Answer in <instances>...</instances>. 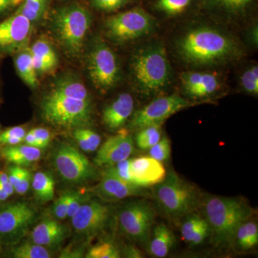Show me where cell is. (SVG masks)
Returning a JSON list of instances; mask_svg holds the SVG:
<instances>
[{"mask_svg": "<svg viewBox=\"0 0 258 258\" xmlns=\"http://www.w3.org/2000/svg\"><path fill=\"white\" fill-rule=\"evenodd\" d=\"M176 50L185 62L197 66L227 63L240 58L243 53L232 35L208 25L184 32L176 40Z\"/></svg>", "mask_w": 258, "mask_h": 258, "instance_id": "cell-1", "label": "cell"}, {"mask_svg": "<svg viewBox=\"0 0 258 258\" xmlns=\"http://www.w3.org/2000/svg\"><path fill=\"white\" fill-rule=\"evenodd\" d=\"M200 205L215 247H225L232 244L236 231L252 215L248 204L238 198L208 196L202 200Z\"/></svg>", "mask_w": 258, "mask_h": 258, "instance_id": "cell-2", "label": "cell"}, {"mask_svg": "<svg viewBox=\"0 0 258 258\" xmlns=\"http://www.w3.org/2000/svg\"><path fill=\"white\" fill-rule=\"evenodd\" d=\"M132 71L136 86L144 96L162 92L171 80L170 62L165 47L153 42L139 49L132 57Z\"/></svg>", "mask_w": 258, "mask_h": 258, "instance_id": "cell-3", "label": "cell"}, {"mask_svg": "<svg viewBox=\"0 0 258 258\" xmlns=\"http://www.w3.org/2000/svg\"><path fill=\"white\" fill-rule=\"evenodd\" d=\"M156 186L154 197L158 206L169 218L186 217L201 203L198 188L181 179L175 171L166 173L164 179Z\"/></svg>", "mask_w": 258, "mask_h": 258, "instance_id": "cell-4", "label": "cell"}, {"mask_svg": "<svg viewBox=\"0 0 258 258\" xmlns=\"http://www.w3.org/2000/svg\"><path fill=\"white\" fill-rule=\"evenodd\" d=\"M42 118L64 129L86 128L92 120L91 101H83L50 91L41 103Z\"/></svg>", "mask_w": 258, "mask_h": 258, "instance_id": "cell-5", "label": "cell"}, {"mask_svg": "<svg viewBox=\"0 0 258 258\" xmlns=\"http://www.w3.org/2000/svg\"><path fill=\"white\" fill-rule=\"evenodd\" d=\"M91 22V12L78 3L60 7L52 14V27L56 36L64 49L74 55L82 49Z\"/></svg>", "mask_w": 258, "mask_h": 258, "instance_id": "cell-6", "label": "cell"}, {"mask_svg": "<svg viewBox=\"0 0 258 258\" xmlns=\"http://www.w3.org/2000/svg\"><path fill=\"white\" fill-rule=\"evenodd\" d=\"M156 23L152 13L141 5H135L107 18L104 26L110 38L115 42L125 43L152 33L155 29Z\"/></svg>", "mask_w": 258, "mask_h": 258, "instance_id": "cell-7", "label": "cell"}, {"mask_svg": "<svg viewBox=\"0 0 258 258\" xmlns=\"http://www.w3.org/2000/svg\"><path fill=\"white\" fill-rule=\"evenodd\" d=\"M52 164L61 179L71 184H83L96 177L94 166L79 149L69 144L57 146Z\"/></svg>", "mask_w": 258, "mask_h": 258, "instance_id": "cell-8", "label": "cell"}, {"mask_svg": "<svg viewBox=\"0 0 258 258\" xmlns=\"http://www.w3.org/2000/svg\"><path fill=\"white\" fill-rule=\"evenodd\" d=\"M118 224L121 232L130 240L147 245L155 220V212L146 201L127 204L118 212Z\"/></svg>", "mask_w": 258, "mask_h": 258, "instance_id": "cell-9", "label": "cell"}, {"mask_svg": "<svg viewBox=\"0 0 258 258\" xmlns=\"http://www.w3.org/2000/svg\"><path fill=\"white\" fill-rule=\"evenodd\" d=\"M37 213L26 202H17L0 210V240L16 244L28 233Z\"/></svg>", "mask_w": 258, "mask_h": 258, "instance_id": "cell-10", "label": "cell"}, {"mask_svg": "<svg viewBox=\"0 0 258 258\" xmlns=\"http://www.w3.org/2000/svg\"><path fill=\"white\" fill-rule=\"evenodd\" d=\"M88 71L93 84L102 91H109L119 81L120 69L116 56L104 42H98L90 52Z\"/></svg>", "mask_w": 258, "mask_h": 258, "instance_id": "cell-11", "label": "cell"}, {"mask_svg": "<svg viewBox=\"0 0 258 258\" xmlns=\"http://www.w3.org/2000/svg\"><path fill=\"white\" fill-rule=\"evenodd\" d=\"M111 212L109 205L89 199L71 217L75 233L86 240L99 235L111 221Z\"/></svg>", "mask_w": 258, "mask_h": 258, "instance_id": "cell-12", "label": "cell"}, {"mask_svg": "<svg viewBox=\"0 0 258 258\" xmlns=\"http://www.w3.org/2000/svg\"><path fill=\"white\" fill-rule=\"evenodd\" d=\"M192 103L177 94L160 97L149 103L134 115L131 125L134 128H143L148 125L162 124L164 120Z\"/></svg>", "mask_w": 258, "mask_h": 258, "instance_id": "cell-13", "label": "cell"}, {"mask_svg": "<svg viewBox=\"0 0 258 258\" xmlns=\"http://www.w3.org/2000/svg\"><path fill=\"white\" fill-rule=\"evenodd\" d=\"M31 23L15 11L0 21V54L11 52L23 45L31 31Z\"/></svg>", "mask_w": 258, "mask_h": 258, "instance_id": "cell-14", "label": "cell"}, {"mask_svg": "<svg viewBox=\"0 0 258 258\" xmlns=\"http://www.w3.org/2000/svg\"><path fill=\"white\" fill-rule=\"evenodd\" d=\"M134 141L128 132L121 130L117 135L107 139L100 147L94 162L100 166L115 165L120 161L128 159L134 152Z\"/></svg>", "mask_w": 258, "mask_h": 258, "instance_id": "cell-15", "label": "cell"}, {"mask_svg": "<svg viewBox=\"0 0 258 258\" xmlns=\"http://www.w3.org/2000/svg\"><path fill=\"white\" fill-rule=\"evenodd\" d=\"M94 193L107 201H118L129 197L143 196L142 187L130 184L105 170L99 184L94 188Z\"/></svg>", "mask_w": 258, "mask_h": 258, "instance_id": "cell-16", "label": "cell"}, {"mask_svg": "<svg viewBox=\"0 0 258 258\" xmlns=\"http://www.w3.org/2000/svg\"><path fill=\"white\" fill-rule=\"evenodd\" d=\"M257 0H203L202 10L220 18L237 20L253 13Z\"/></svg>", "mask_w": 258, "mask_h": 258, "instance_id": "cell-17", "label": "cell"}, {"mask_svg": "<svg viewBox=\"0 0 258 258\" xmlns=\"http://www.w3.org/2000/svg\"><path fill=\"white\" fill-rule=\"evenodd\" d=\"M131 173L134 184L140 187L156 186L164 179L166 171L160 161L151 157H141L131 160Z\"/></svg>", "mask_w": 258, "mask_h": 258, "instance_id": "cell-18", "label": "cell"}, {"mask_svg": "<svg viewBox=\"0 0 258 258\" xmlns=\"http://www.w3.org/2000/svg\"><path fill=\"white\" fill-rule=\"evenodd\" d=\"M68 235L66 226L54 220H42L31 232V242L46 248H56L62 244Z\"/></svg>", "mask_w": 258, "mask_h": 258, "instance_id": "cell-19", "label": "cell"}, {"mask_svg": "<svg viewBox=\"0 0 258 258\" xmlns=\"http://www.w3.org/2000/svg\"><path fill=\"white\" fill-rule=\"evenodd\" d=\"M134 108L133 97L129 93H121L103 110V123L111 130L121 128L133 113Z\"/></svg>", "mask_w": 258, "mask_h": 258, "instance_id": "cell-20", "label": "cell"}, {"mask_svg": "<svg viewBox=\"0 0 258 258\" xmlns=\"http://www.w3.org/2000/svg\"><path fill=\"white\" fill-rule=\"evenodd\" d=\"M203 0H145L150 13L167 18H179L202 10Z\"/></svg>", "mask_w": 258, "mask_h": 258, "instance_id": "cell-21", "label": "cell"}, {"mask_svg": "<svg viewBox=\"0 0 258 258\" xmlns=\"http://www.w3.org/2000/svg\"><path fill=\"white\" fill-rule=\"evenodd\" d=\"M176 241L172 231L164 224H159L151 233L148 251L153 257H165L175 245Z\"/></svg>", "mask_w": 258, "mask_h": 258, "instance_id": "cell-22", "label": "cell"}, {"mask_svg": "<svg viewBox=\"0 0 258 258\" xmlns=\"http://www.w3.org/2000/svg\"><path fill=\"white\" fill-rule=\"evenodd\" d=\"M3 157L7 161L20 166H29L36 162L41 158L42 151L39 148L27 145L10 146L5 147L1 151Z\"/></svg>", "mask_w": 258, "mask_h": 258, "instance_id": "cell-23", "label": "cell"}, {"mask_svg": "<svg viewBox=\"0 0 258 258\" xmlns=\"http://www.w3.org/2000/svg\"><path fill=\"white\" fill-rule=\"evenodd\" d=\"M258 243V227L255 222L246 220L236 231L232 244L237 250H249Z\"/></svg>", "mask_w": 258, "mask_h": 258, "instance_id": "cell-24", "label": "cell"}, {"mask_svg": "<svg viewBox=\"0 0 258 258\" xmlns=\"http://www.w3.org/2000/svg\"><path fill=\"white\" fill-rule=\"evenodd\" d=\"M31 186L35 197L41 203H47L55 198V180L50 173H35L32 176Z\"/></svg>", "mask_w": 258, "mask_h": 258, "instance_id": "cell-25", "label": "cell"}, {"mask_svg": "<svg viewBox=\"0 0 258 258\" xmlns=\"http://www.w3.org/2000/svg\"><path fill=\"white\" fill-rule=\"evenodd\" d=\"M15 64L19 76L30 87L35 88L37 85V72L32 60L31 51H22L15 57Z\"/></svg>", "mask_w": 258, "mask_h": 258, "instance_id": "cell-26", "label": "cell"}, {"mask_svg": "<svg viewBox=\"0 0 258 258\" xmlns=\"http://www.w3.org/2000/svg\"><path fill=\"white\" fill-rule=\"evenodd\" d=\"M51 91L60 96L83 101H91L89 93L86 86L82 83L76 80L67 79L59 81L56 83Z\"/></svg>", "mask_w": 258, "mask_h": 258, "instance_id": "cell-27", "label": "cell"}, {"mask_svg": "<svg viewBox=\"0 0 258 258\" xmlns=\"http://www.w3.org/2000/svg\"><path fill=\"white\" fill-rule=\"evenodd\" d=\"M50 0H23L17 13L23 15L31 23L40 20L47 13Z\"/></svg>", "mask_w": 258, "mask_h": 258, "instance_id": "cell-28", "label": "cell"}, {"mask_svg": "<svg viewBox=\"0 0 258 258\" xmlns=\"http://www.w3.org/2000/svg\"><path fill=\"white\" fill-rule=\"evenodd\" d=\"M219 86L220 81L216 75L203 73V77L198 84L186 93L194 98H204L216 92Z\"/></svg>", "mask_w": 258, "mask_h": 258, "instance_id": "cell-29", "label": "cell"}, {"mask_svg": "<svg viewBox=\"0 0 258 258\" xmlns=\"http://www.w3.org/2000/svg\"><path fill=\"white\" fill-rule=\"evenodd\" d=\"M12 253L15 258H50L52 253L48 248L34 243L25 242L12 249Z\"/></svg>", "mask_w": 258, "mask_h": 258, "instance_id": "cell-30", "label": "cell"}, {"mask_svg": "<svg viewBox=\"0 0 258 258\" xmlns=\"http://www.w3.org/2000/svg\"><path fill=\"white\" fill-rule=\"evenodd\" d=\"M161 125H148L139 130L136 137V142L140 149H149L161 139Z\"/></svg>", "mask_w": 258, "mask_h": 258, "instance_id": "cell-31", "label": "cell"}, {"mask_svg": "<svg viewBox=\"0 0 258 258\" xmlns=\"http://www.w3.org/2000/svg\"><path fill=\"white\" fill-rule=\"evenodd\" d=\"M93 9L102 13H118L120 10L136 5L142 0H88Z\"/></svg>", "mask_w": 258, "mask_h": 258, "instance_id": "cell-32", "label": "cell"}, {"mask_svg": "<svg viewBox=\"0 0 258 258\" xmlns=\"http://www.w3.org/2000/svg\"><path fill=\"white\" fill-rule=\"evenodd\" d=\"M30 51L34 58L46 62L52 69L57 64V59L55 51L52 50L50 44L45 40H37L32 45Z\"/></svg>", "mask_w": 258, "mask_h": 258, "instance_id": "cell-33", "label": "cell"}, {"mask_svg": "<svg viewBox=\"0 0 258 258\" xmlns=\"http://www.w3.org/2000/svg\"><path fill=\"white\" fill-rule=\"evenodd\" d=\"M85 257L87 258H119L120 249L111 242L97 244L88 249Z\"/></svg>", "mask_w": 258, "mask_h": 258, "instance_id": "cell-34", "label": "cell"}, {"mask_svg": "<svg viewBox=\"0 0 258 258\" xmlns=\"http://www.w3.org/2000/svg\"><path fill=\"white\" fill-rule=\"evenodd\" d=\"M204 219V217L194 212L186 215L181 226V235L185 242L190 243L195 232L203 222Z\"/></svg>", "mask_w": 258, "mask_h": 258, "instance_id": "cell-35", "label": "cell"}, {"mask_svg": "<svg viewBox=\"0 0 258 258\" xmlns=\"http://www.w3.org/2000/svg\"><path fill=\"white\" fill-rule=\"evenodd\" d=\"M27 132L23 126H14L0 133V144L5 147L16 146L24 142Z\"/></svg>", "mask_w": 258, "mask_h": 258, "instance_id": "cell-36", "label": "cell"}, {"mask_svg": "<svg viewBox=\"0 0 258 258\" xmlns=\"http://www.w3.org/2000/svg\"><path fill=\"white\" fill-rule=\"evenodd\" d=\"M240 84L245 92L249 94L257 95L258 93V67L250 66L245 70L240 77Z\"/></svg>", "mask_w": 258, "mask_h": 258, "instance_id": "cell-37", "label": "cell"}, {"mask_svg": "<svg viewBox=\"0 0 258 258\" xmlns=\"http://www.w3.org/2000/svg\"><path fill=\"white\" fill-rule=\"evenodd\" d=\"M149 157L160 162L168 160L171 155V145L169 139L163 137L158 143L149 149Z\"/></svg>", "mask_w": 258, "mask_h": 258, "instance_id": "cell-38", "label": "cell"}, {"mask_svg": "<svg viewBox=\"0 0 258 258\" xmlns=\"http://www.w3.org/2000/svg\"><path fill=\"white\" fill-rule=\"evenodd\" d=\"M90 196L78 190H68V217L71 218Z\"/></svg>", "mask_w": 258, "mask_h": 258, "instance_id": "cell-39", "label": "cell"}, {"mask_svg": "<svg viewBox=\"0 0 258 258\" xmlns=\"http://www.w3.org/2000/svg\"><path fill=\"white\" fill-rule=\"evenodd\" d=\"M52 214L57 220H62L68 217V191L61 194L55 200L52 208Z\"/></svg>", "mask_w": 258, "mask_h": 258, "instance_id": "cell-40", "label": "cell"}, {"mask_svg": "<svg viewBox=\"0 0 258 258\" xmlns=\"http://www.w3.org/2000/svg\"><path fill=\"white\" fill-rule=\"evenodd\" d=\"M205 218V217H204ZM210 236V228L208 222L204 219L203 222L199 226L198 230L195 232L191 242L189 244L191 247H197L205 242Z\"/></svg>", "mask_w": 258, "mask_h": 258, "instance_id": "cell-41", "label": "cell"}, {"mask_svg": "<svg viewBox=\"0 0 258 258\" xmlns=\"http://www.w3.org/2000/svg\"><path fill=\"white\" fill-rule=\"evenodd\" d=\"M80 132L83 134V137L86 139L92 149L93 152L96 151L99 147L101 142V138L99 134L93 132L91 129L86 128H79Z\"/></svg>", "mask_w": 258, "mask_h": 258, "instance_id": "cell-42", "label": "cell"}, {"mask_svg": "<svg viewBox=\"0 0 258 258\" xmlns=\"http://www.w3.org/2000/svg\"><path fill=\"white\" fill-rule=\"evenodd\" d=\"M32 175L28 169H25L21 179L15 187V191L18 195H23L28 192L32 184Z\"/></svg>", "mask_w": 258, "mask_h": 258, "instance_id": "cell-43", "label": "cell"}, {"mask_svg": "<svg viewBox=\"0 0 258 258\" xmlns=\"http://www.w3.org/2000/svg\"><path fill=\"white\" fill-rule=\"evenodd\" d=\"M23 2V0H0V18L15 11Z\"/></svg>", "mask_w": 258, "mask_h": 258, "instance_id": "cell-44", "label": "cell"}, {"mask_svg": "<svg viewBox=\"0 0 258 258\" xmlns=\"http://www.w3.org/2000/svg\"><path fill=\"white\" fill-rule=\"evenodd\" d=\"M30 132L35 135L38 140L41 149L49 145L51 141L50 131L45 128H35L32 129Z\"/></svg>", "mask_w": 258, "mask_h": 258, "instance_id": "cell-45", "label": "cell"}, {"mask_svg": "<svg viewBox=\"0 0 258 258\" xmlns=\"http://www.w3.org/2000/svg\"><path fill=\"white\" fill-rule=\"evenodd\" d=\"M25 168L24 166L18 165H13L10 166L9 173H8V177L10 183L14 186V189L17 184H18L20 180L21 179L24 172H25Z\"/></svg>", "mask_w": 258, "mask_h": 258, "instance_id": "cell-46", "label": "cell"}, {"mask_svg": "<svg viewBox=\"0 0 258 258\" xmlns=\"http://www.w3.org/2000/svg\"><path fill=\"white\" fill-rule=\"evenodd\" d=\"M73 135H74L75 140H76V142L79 144V147L81 148V150H83V152H93L91 146H90L86 139L83 137V134L81 133L79 128L75 129Z\"/></svg>", "mask_w": 258, "mask_h": 258, "instance_id": "cell-47", "label": "cell"}, {"mask_svg": "<svg viewBox=\"0 0 258 258\" xmlns=\"http://www.w3.org/2000/svg\"><path fill=\"white\" fill-rule=\"evenodd\" d=\"M24 142L27 145L30 146V147L39 148V149H41L38 140L31 132H29L28 133L26 134L25 139H24Z\"/></svg>", "mask_w": 258, "mask_h": 258, "instance_id": "cell-48", "label": "cell"}, {"mask_svg": "<svg viewBox=\"0 0 258 258\" xmlns=\"http://www.w3.org/2000/svg\"><path fill=\"white\" fill-rule=\"evenodd\" d=\"M124 251L125 257L132 258L143 257L142 252L135 246H128L124 249Z\"/></svg>", "mask_w": 258, "mask_h": 258, "instance_id": "cell-49", "label": "cell"}, {"mask_svg": "<svg viewBox=\"0 0 258 258\" xmlns=\"http://www.w3.org/2000/svg\"><path fill=\"white\" fill-rule=\"evenodd\" d=\"M10 195H8L5 190L0 187V202H4L5 200H8L10 198Z\"/></svg>", "mask_w": 258, "mask_h": 258, "instance_id": "cell-50", "label": "cell"}]
</instances>
